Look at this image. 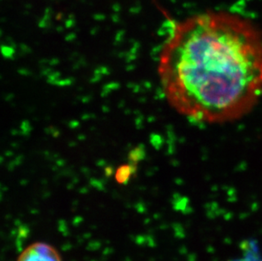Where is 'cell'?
I'll return each instance as SVG.
<instances>
[{"label": "cell", "instance_id": "6da1fadb", "mask_svg": "<svg viewBox=\"0 0 262 261\" xmlns=\"http://www.w3.org/2000/svg\"><path fill=\"white\" fill-rule=\"evenodd\" d=\"M161 64L170 100L193 121H237L262 96L261 32L232 13L207 11L174 23Z\"/></svg>", "mask_w": 262, "mask_h": 261}, {"label": "cell", "instance_id": "7a4b0ae2", "mask_svg": "<svg viewBox=\"0 0 262 261\" xmlns=\"http://www.w3.org/2000/svg\"><path fill=\"white\" fill-rule=\"evenodd\" d=\"M17 261H62L59 252L50 244L35 243L20 254Z\"/></svg>", "mask_w": 262, "mask_h": 261}, {"label": "cell", "instance_id": "277c9868", "mask_svg": "<svg viewBox=\"0 0 262 261\" xmlns=\"http://www.w3.org/2000/svg\"><path fill=\"white\" fill-rule=\"evenodd\" d=\"M144 154H145V151L144 150V148L142 147H138V148L132 151L129 157H130L132 163L136 164L137 162H139V160L144 159Z\"/></svg>", "mask_w": 262, "mask_h": 261}, {"label": "cell", "instance_id": "3957f363", "mask_svg": "<svg viewBox=\"0 0 262 261\" xmlns=\"http://www.w3.org/2000/svg\"><path fill=\"white\" fill-rule=\"evenodd\" d=\"M135 171H136V164L130 163L127 165H122L117 168V170H116L115 178L119 184L126 185Z\"/></svg>", "mask_w": 262, "mask_h": 261}]
</instances>
